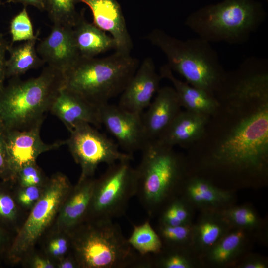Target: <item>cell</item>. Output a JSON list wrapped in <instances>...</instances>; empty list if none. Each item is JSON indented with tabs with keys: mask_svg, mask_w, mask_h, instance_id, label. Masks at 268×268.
<instances>
[{
	"mask_svg": "<svg viewBox=\"0 0 268 268\" xmlns=\"http://www.w3.org/2000/svg\"><path fill=\"white\" fill-rule=\"evenodd\" d=\"M201 137L187 150L198 169L248 178L268 167V61L246 58L226 72Z\"/></svg>",
	"mask_w": 268,
	"mask_h": 268,
	"instance_id": "1",
	"label": "cell"
},
{
	"mask_svg": "<svg viewBox=\"0 0 268 268\" xmlns=\"http://www.w3.org/2000/svg\"><path fill=\"white\" fill-rule=\"evenodd\" d=\"M135 168L136 195L149 217L175 197L187 174L186 159L174 147L148 141Z\"/></svg>",
	"mask_w": 268,
	"mask_h": 268,
	"instance_id": "2",
	"label": "cell"
},
{
	"mask_svg": "<svg viewBox=\"0 0 268 268\" xmlns=\"http://www.w3.org/2000/svg\"><path fill=\"white\" fill-rule=\"evenodd\" d=\"M266 11L256 0H223L190 13L185 25L208 42H246L265 21Z\"/></svg>",
	"mask_w": 268,
	"mask_h": 268,
	"instance_id": "3",
	"label": "cell"
},
{
	"mask_svg": "<svg viewBox=\"0 0 268 268\" xmlns=\"http://www.w3.org/2000/svg\"><path fill=\"white\" fill-rule=\"evenodd\" d=\"M137 59L115 51L97 58L80 56L64 75V86L97 107L121 94L138 67Z\"/></svg>",
	"mask_w": 268,
	"mask_h": 268,
	"instance_id": "4",
	"label": "cell"
},
{
	"mask_svg": "<svg viewBox=\"0 0 268 268\" xmlns=\"http://www.w3.org/2000/svg\"><path fill=\"white\" fill-rule=\"evenodd\" d=\"M146 39L164 54L172 71L190 85L214 96L226 71L210 43L199 37L179 39L160 29H153Z\"/></svg>",
	"mask_w": 268,
	"mask_h": 268,
	"instance_id": "5",
	"label": "cell"
},
{
	"mask_svg": "<svg viewBox=\"0 0 268 268\" xmlns=\"http://www.w3.org/2000/svg\"><path fill=\"white\" fill-rule=\"evenodd\" d=\"M79 268H140L143 255L110 219L85 221L69 234Z\"/></svg>",
	"mask_w": 268,
	"mask_h": 268,
	"instance_id": "6",
	"label": "cell"
},
{
	"mask_svg": "<svg viewBox=\"0 0 268 268\" xmlns=\"http://www.w3.org/2000/svg\"><path fill=\"white\" fill-rule=\"evenodd\" d=\"M64 75L47 66L37 77L13 80L0 95V116L8 130H23L42 123L60 89Z\"/></svg>",
	"mask_w": 268,
	"mask_h": 268,
	"instance_id": "7",
	"label": "cell"
},
{
	"mask_svg": "<svg viewBox=\"0 0 268 268\" xmlns=\"http://www.w3.org/2000/svg\"><path fill=\"white\" fill-rule=\"evenodd\" d=\"M72 188L67 177L59 173L44 183L40 197L12 241L6 256L10 262H18L30 253L58 214Z\"/></svg>",
	"mask_w": 268,
	"mask_h": 268,
	"instance_id": "8",
	"label": "cell"
},
{
	"mask_svg": "<svg viewBox=\"0 0 268 268\" xmlns=\"http://www.w3.org/2000/svg\"><path fill=\"white\" fill-rule=\"evenodd\" d=\"M130 160L118 161L108 167L95 179L85 221L110 219L125 214L130 199L136 195L135 168Z\"/></svg>",
	"mask_w": 268,
	"mask_h": 268,
	"instance_id": "9",
	"label": "cell"
},
{
	"mask_svg": "<svg viewBox=\"0 0 268 268\" xmlns=\"http://www.w3.org/2000/svg\"><path fill=\"white\" fill-rule=\"evenodd\" d=\"M66 141L75 161L81 167L79 180L93 177L98 166L133 159L132 155L122 152L118 144L91 125L81 124L70 132Z\"/></svg>",
	"mask_w": 268,
	"mask_h": 268,
	"instance_id": "10",
	"label": "cell"
},
{
	"mask_svg": "<svg viewBox=\"0 0 268 268\" xmlns=\"http://www.w3.org/2000/svg\"><path fill=\"white\" fill-rule=\"evenodd\" d=\"M101 125L116 139L124 152L132 155L141 151L148 141L142 114L107 103L99 107Z\"/></svg>",
	"mask_w": 268,
	"mask_h": 268,
	"instance_id": "11",
	"label": "cell"
},
{
	"mask_svg": "<svg viewBox=\"0 0 268 268\" xmlns=\"http://www.w3.org/2000/svg\"><path fill=\"white\" fill-rule=\"evenodd\" d=\"M44 63L64 75L80 57L75 42L73 28L53 24L50 33L36 47Z\"/></svg>",
	"mask_w": 268,
	"mask_h": 268,
	"instance_id": "12",
	"label": "cell"
},
{
	"mask_svg": "<svg viewBox=\"0 0 268 268\" xmlns=\"http://www.w3.org/2000/svg\"><path fill=\"white\" fill-rule=\"evenodd\" d=\"M161 79L153 59L145 58L121 94L118 105L126 110L142 114L159 89Z\"/></svg>",
	"mask_w": 268,
	"mask_h": 268,
	"instance_id": "13",
	"label": "cell"
},
{
	"mask_svg": "<svg viewBox=\"0 0 268 268\" xmlns=\"http://www.w3.org/2000/svg\"><path fill=\"white\" fill-rule=\"evenodd\" d=\"M42 123L23 130H8L5 128L7 150L16 174L24 165L36 162L42 153L66 144V141L52 144L45 143L40 135Z\"/></svg>",
	"mask_w": 268,
	"mask_h": 268,
	"instance_id": "14",
	"label": "cell"
},
{
	"mask_svg": "<svg viewBox=\"0 0 268 268\" xmlns=\"http://www.w3.org/2000/svg\"><path fill=\"white\" fill-rule=\"evenodd\" d=\"M86 4L93 16V23L107 32L115 42V51L130 54L133 43L122 8L116 0H78Z\"/></svg>",
	"mask_w": 268,
	"mask_h": 268,
	"instance_id": "15",
	"label": "cell"
},
{
	"mask_svg": "<svg viewBox=\"0 0 268 268\" xmlns=\"http://www.w3.org/2000/svg\"><path fill=\"white\" fill-rule=\"evenodd\" d=\"M50 110L69 132L83 124L97 128L102 125L99 108L64 86L59 90Z\"/></svg>",
	"mask_w": 268,
	"mask_h": 268,
	"instance_id": "16",
	"label": "cell"
},
{
	"mask_svg": "<svg viewBox=\"0 0 268 268\" xmlns=\"http://www.w3.org/2000/svg\"><path fill=\"white\" fill-rule=\"evenodd\" d=\"M177 93L173 87L159 88L155 98L142 115L145 133L148 141L157 139L181 111Z\"/></svg>",
	"mask_w": 268,
	"mask_h": 268,
	"instance_id": "17",
	"label": "cell"
},
{
	"mask_svg": "<svg viewBox=\"0 0 268 268\" xmlns=\"http://www.w3.org/2000/svg\"><path fill=\"white\" fill-rule=\"evenodd\" d=\"M95 181L93 177L79 180L72 187L58 213L57 226L59 230L69 234L85 221Z\"/></svg>",
	"mask_w": 268,
	"mask_h": 268,
	"instance_id": "18",
	"label": "cell"
},
{
	"mask_svg": "<svg viewBox=\"0 0 268 268\" xmlns=\"http://www.w3.org/2000/svg\"><path fill=\"white\" fill-rule=\"evenodd\" d=\"M187 174L180 189L189 203L204 210H220L229 206L234 199L229 191L215 186L206 178Z\"/></svg>",
	"mask_w": 268,
	"mask_h": 268,
	"instance_id": "19",
	"label": "cell"
},
{
	"mask_svg": "<svg viewBox=\"0 0 268 268\" xmlns=\"http://www.w3.org/2000/svg\"><path fill=\"white\" fill-rule=\"evenodd\" d=\"M209 117L182 110L155 140L169 147L187 149L202 135Z\"/></svg>",
	"mask_w": 268,
	"mask_h": 268,
	"instance_id": "20",
	"label": "cell"
},
{
	"mask_svg": "<svg viewBox=\"0 0 268 268\" xmlns=\"http://www.w3.org/2000/svg\"><path fill=\"white\" fill-rule=\"evenodd\" d=\"M160 75L171 82L185 110L210 116L216 109L218 102L214 96L177 79L167 64L161 67Z\"/></svg>",
	"mask_w": 268,
	"mask_h": 268,
	"instance_id": "21",
	"label": "cell"
},
{
	"mask_svg": "<svg viewBox=\"0 0 268 268\" xmlns=\"http://www.w3.org/2000/svg\"><path fill=\"white\" fill-rule=\"evenodd\" d=\"M232 229L220 210H205L193 224L191 246L203 254Z\"/></svg>",
	"mask_w": 268,
	"mask_h": 268,
	"instance_id": "22",
	"label": "cell"
},
{
	"mask_svg": "<svg viewBox=\"0 0 268 268\" xmlns=\"http://www.w3.org/2000/svg\"><path fill=\"white\" fill-rule=\"evenodd\" d=\"M84 10L76 25L73 28L76 46L80 56L95 57L116 48L114 40L93 23L88 22L84 15Z\"/></svg>",
	"mask_w": 268,
	"mask_h": 268,
	"instance_id": "23",
	"label": "cell"
},
{
	"mask_svg": "<svg viewBox=\"0 0 268 268\" xmlns=\"http://www.w3.org/2000/svg\"><path fill=\"white\" fill-rule=\"evenodd\" d=\"M246 231L233 228L215 244L204 252V260L214 266H224L234 263L243 251Z\"/></svg>",
	"mask_w": 268,
	"mask_h": 268,
	"instance_id": "24",
	"label": "cell"
},
{
	"mask_svg": "<svg viewBox=\"0 0 268 268\" xmlns=\"http://www.w3.org/2000/svg\"><path fill=\"white\" fill-rule=\"evenodd\" d=\"M38 37L25 41L17 46H9V57L6 60V77H17L32 69L39 68L45 63L36 51Z\"/></svg>",
	"mask_w": 268,
	"mask_h": 268,
	"instance_id": "25",
	"label": "cell"
},
{
	"mask_svg": "<svg viewBox=\"0 0 268 268\" xmlns=\"http://www.w3.org/2000/svg\"><path fill=\"white\" fill-rule=\"evenodd\" d=\"M127 239L131 247L141 255L158 253L163 247L158 234L152 227L149 219L142 224L133 225L132 232Z\"/></svg>",
	"mask_w": 268,
	"mask_h": 268,
	"instance_id": "26",
	"label": "cell"
},
{
	"mask_svg": "<svg viewBox=\"0 0 268 268\" xmlns=\"http://www.w3.org/2000/svg\"><path fill=\"white\" fill-rule=\"evenodd\" d=\"M150 267L158 268H192L196 265L188 248L163 247L158 253L150 256Z\"/></svg>",
	"mask_w": 268,
	"mask_h": 268,
	"instance_id": "27",
	"label": "cell"
},
{
	"mask_svg": "<svg viewBox=\"0 0 268 268\" xmlns=\"http://www.w3.org/2000/svg\"><path fill=\"white\" fill-rule=\"evenodd\" d=\"M78 0H47L46 11L53 24L73 28L81 14L76 8Z\"/></svg>",
	"mask_w": 268,
	"mask_h": 268,
	"instance_id": "28",
	"label": "cell"
},
{
	"mask_svg": "<svg viewBox=\"0 0 268 268\" xmlns=\"http://www.w3.org/2000/svg\"><path fill=\"white\" fill-rule=\"evenodd\" d=\"M159 213L160 225L174 226L192 223L190 203L183 197L176 196L172 199Z\"/></svg>",
	"mask_w": 268,
	"mask_h": 268,
	"instance_id": "29",
	"label": "cell"
},
{
	"mask_svg": "<svg viewBox=\"0 0 268 268\" xmlns=\"http://www.w3.org/2000/svg\"><path fill=\"white\" fill-rule=\"evenodd\" d=\"M220 212L233 228L252 230L262 223L258 214L249 206H228Z\"/></svg>",
	"mask_w": 268,
	"mask_h": 268,
	"instance_id": "30",
	"label": "cell"
},
{
	"mask_svg": "<svg viewBox=\"0 0 268 268\" xmlns=\"http://www.w3.org/2000/svg\"><path fill=\"white\" fill-rule=\"evenodd\" d=\"M193 224L178 226L158 224L156 230L164 247L188 248L192 244Z\"/></svg>",
	"mask_w": 268,
	"mask_h": 268,
	"instance_id": "31",
	"label": "cell"
},
{
	"mask_svg": "<svg viewBox=\"0 0 268 268\" xmlns=\"http://www.w3.org/2000/svg\"><path fill=\"white\" fill-rule=\"evenodd\" d=\"M10 32L12 43L16 41H25L38 37L39 32L34 34L33 25L26 6H24L22 10L11 20Z\"/></svg>",
	"mask_w": 268,
	"mask_h": 268,
	"instance_id": "32",
	"label": "cell"
},
{
	"mask_svg": "<svg viewBox=\"0 0 268 268\" xmlns=\"http://www.w3.org/2000/svg\"><path fill=\"white\" fill-rule=\"evenodd\" d=\"M18 209L6 186L0 183V225L6 229L16 221Z\"/></svg>",
	"mask_w": 268,
	"mask_h": 268,
	"instance_id": "33",
	"label": "cell"
},
{
	"mask_svg": "<svg viewBox=\"0 0 268 268\" xmlns=\"http://www.w3.org/2000/svg\"><path fill=\"white\" fill-rule=\"evenodd\" d=\"M0 179L6 182L16 180L7 150L5 128L2 123L0 124Z\"/></svg>",
	"mask_w": 268,
	"mask_h": 268,
	"instance_id": "34",
	"label": "cell"
},
{
	"mask_svg": "<svg viewBox=\"0 0 268 268\" xmlns=\"http://www.w3.org/2000/svg\"><path fill=\"white\" fill-rule=\"evenodd\" d=\"M16 179L21 187L43 186L44 179L36 162L22 166L17 172Z\"/></svg>",
	"mask_w": 268,
	"mask_h": 268,
	"instance_id": "35",
	"label": "cell"
},
{
	"mask_svg": "<svg viewBox=\"0 0 268 268\" xmlns=\"http://www.w3.org/2000/svg\"><path fill=\"white\" fill-rule=\"evenodd\" d=\"M42 186L22 187L17 195V201L18 203L25 207L33 205L41 195L43 188L41 189Z\"/></svg>",
	"mask_w": 268,
	"mask_h": 268,
	"instance_id": "36",
	"label": "cell"
},
{
	"mask_svg": "<svg viewBox=\"0 0 268 268\" xmlns=\"http://www.w3.org/2000/svg\"><path fill=\"white\" fill-rule=\"evenodd\" d=\"M68 238L58 237L53 239L48 245V251L54 257H59L64 255L68 251L71 240Z\"/></svg>",
	"mask_w": 268,
	"mask_h": 268,
	"instance_id": "37",
	"label": "cell"
},
{
	"mask_svg": "<svg viewBox=\"0 0 268 268\" xmlns=\"http://www.w3.org/2000/svg\"><path fill=\"white\" fill-rule=\"evenodd\" d=\"M10 45L6 40L3 35L0 33V95L2 92L5 86L4 82L6 77V53L8 51Z\"/></svg>",
	"mask_w": 268,
	"mask_h": 268,
	"instance_id": "38",
	"label": "cell"
},
{
	"mask_svg": "<svg viewBox=\"0 0 268 268\" xmlns=\"http://www.w3.org/2000/svg\"><path fill=\"white\" fill-rule=\"evenodd\" d=\"M241 268H267L268 262L266 260L255 256H250L245 259L239 265Z\"/></svg>",
	"mask_w": 268,
	"mask_h": 268,
	"instance_id": "39",
	"label": "cell"
},
{
	"mask_svg": "<svg viewBox=\"0 0 268 268\" xmlns=\"http://www.w3.org/2000/svg\"><path fill=\"white\" fill-rule=\"evenodd\" d=\"M11 242L7 230L0 225V258L7 256Z\"/></svg>",
	"mask_w": 268,
	"mask_h": 268,
	"instance_id": "40",
	"label": "cell"
},
{
	"mask_svg": "<svg viewBox=\"0 0 268 268\" xmlns=\"http://www.w3.org/2000/svg\"><path fill=\"white\" fill-rule=\"evenodd\" d=\"M46 1L47 0H8L9 2L21 3L24 6H33L41 11H46Z\"/></svg>",
	"mask_w": 268,
	"mask_h": 268,
	"instance_id": "41",
	"label": "cell"
},
{
	"mask_svg": "<svg viewBox=\"0 0 268 268\" xmlns=\"http://www.w3.org/2000/svg\"><path fill=\"white\" fill-rule=\"evenodd\" d=\"M31 266L34 268H53L54 264L48 259L36 256L31 262Z\"/></svg>",
	"mask_w": 268,
	"mask_h": 268,
	"instance_id": "42",
	"label": "cell"
},
{
	"mask_svg": "<svg viewBox=\"0 0 268 268\" xmlns=\"http://www.w3.org/2000/svg\"><path fill=\"white\" fill-rule=\"evenodd\" d=\"M58 267L60 268H79V265L74 256L73 257L63 259L59 264Z\"/></svg>",
	"mask_w": 268,
	"mask_h": 268,
	"instance_id": "43",
	"label": "cell"
},
{
	"mask_svg": "<svg viewBox=\"0 0 268 268\" xmlns=\"http://www.w3.org/2000/svg\"><path fill=\"white\" fill-rule=\"evenodd\" d=\"M2 123V120L0 116V124Z\"/></svg>",
	"mask_w": 268,
	"mask_h": 268,
	"instance_id": "44",
	"label": "cell"
}]
</instances>
